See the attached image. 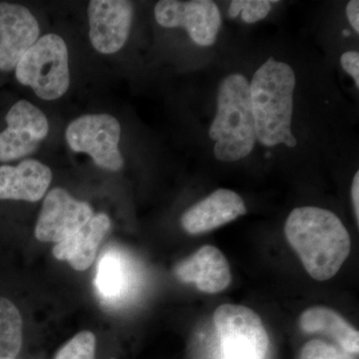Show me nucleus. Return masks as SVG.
Here are the masks:
<instances>
[{"instance_id": "obj_1", "label": "nucleus", "mask_w": 359, "mask_h": 359, "mask_svg": "<svg viewBox=\"0 0 359 359\" xmlns=\"http://www.w3.org/2000/svg\"><path fill=\"white\" fill-rule=\"evenodd\" d=\"M285 233L304 269L316 280L337 275L351 252V238L339 217L318 207L292 210Z\"/></svg>"}, {"instance_id": "obj_2", "label": "nucleus", "mask_w": 359, "mask_h": 359, "mask_svg": "<svg viewBox=\"0 0 359 359\" xmlns=\"http://www.w3.org/2000/svg\"><path fill=\"white\" fill-rule=\"evenodd\" d=\"M295 83L292 66L273 58H269L252 76L250 104L257 140L263 145L297 146L292 132Z\"/></svg>"}, {"instance_id": "obj_3", "label": "nucleus", "mask_w": 359, "mask_h": 359, "mask_svg": "<svg viewBox=\"0 0 359 359\" xmlns=\"http://www.w3.org/2000/svg\"><path fill=\"white\" fill-rule=\"evenodd\" d=\"M209 135L216 141L215 157L236 162L249 156L257 141L250 104V83L242 74H231L219 84L218 106Z\"/></svg>"}, {"instance_id": "obj_4", "label": "nucleus", "mask_w": 359, "mask_h": 359, "mask_svg": "<svg viewBox=\"0 0 359 359\" xmlns=\"http://www.w3.org/2000/svg\"><path fill=\"white\" fill-rule=\"evenodd\" d=\"M18 81L29 86L42 100H56L69 88L68 49L57 34H45L37 40L15 67Z\"/></svg>"}, {"instance_id": "obj_5", "label": "nucleus", "mask_w": 359, "mask_h": 359, "mask_svg": "<svg viewBox=\"0 0 359 359\" xmlns=\"http://www.w3.org/2000/svg\"><path fill=\"white\" fill-rule=\"evenodd\" d=\"M222 359H264L269 346L263 320L252 309L223 304L214 313Z\"/></svg>"}, {"instance_id": "obj_6", "label": "nucleus", "mask_w": 359, "mask_h": 359, "mask_svg": "<svg viewBox=\"0 0 359 359\" xmlns=\"http://www.w3.org/2000/svg\"><path fill=\"white\" fill-rule=\"evenodd\" d=\"M120 137V123L109 114L81 116L71 122L65 132L71 150L91 156L97 166L113 172L124 166Z\"/></svg>"}, {"instance_id": "obj_7", "label": "nucleus", "mask_w": 359, "mask_h": 359, "mask_svg": "<svg viewBox=\"0 0 359 359\" xmlns=\"http://www.w3.org/2000/svg\"><path fill=\"white\" fill-rule=\"evenodd\" d=\"M155 18L165 28H185L196 44L209 47L216 42L222 25L218 6L211 0H162L155 6Z\"/></svg>"}, {"instance_id": "obj_8", "label": "nucleus", "mask_w": 359, "mask_h": 359, "mask_svg": "<svg viewBox=\"0 0 359 359\" xmlns=\"http://www.w3.org/2000/svg\"><path fill=\"white\" fill-rule=\"evenodd\" d=\"M93 216L87 203L74 199L65 189H52L42 205L35 237L40 242L57 244L79 231Z\"/></svg>"}, {"instance_id": "obj_9", "label": "nucleus", "mask_w": 359, "mask_h": 359, "mask_svg": "<svg viewBox=\"0 0 359 359\" xmlns=\"http://www.w3.org/2000/svg\"><path fill=\"white\" fill-rule=\"evenodd\" d=\"M7 128L0 133V162L32 154L49 132L46 116L26 100L14 104L6 117Z\"/></svg>"}, {"instance_id": "obj_10", "label": "nucleus", "mask_w": 359, "mask_h": 359, "mask_svg": "<svg viewBox=\"0 0 359 359\" xmlns=\"http://www.w3.org/2000/svg\"><path fill=\"white\" fill-rule=\"evenodd\" d=\"M89 39L96 51L114 54L131 29L133 4L125 0H93L88 4Z\"/></svg>"}, {"instance_id": "obj_11", "label": "nucleus", "mask_w": 359, "mask_h": 359, "mask_svg": "<svg viewBox=\"0 0 359 359\" xmlns=\"http://www.w3.org/2000/svg\"><path fill=\"white\" fill-rule=\"evenodd\" d=\"M39 21L20 4H0V70L15 69L21 57L36 43Z\"/></svg>"}, {"instance_id": "obj_12", "label": "nucleus", "mask_w": 359, "mask_h": 359, "mask_svg": "<svg viewBox=\"0 0 359 359\" xmlns=\"http://www.w3.org/2000/svg\"><path fill=\"white\" fill-rule=\"evenodd\" d=\"M181 282L194 283L205 294H218L230 285L231 269L223 252L212 245L200 248L175 268Z\"/></svg>"}, {"instance_id": "obj_13", "label": "nucleus", "mask_w": 359, "mask_h": 359, "mask_svg": "<svg viewBox=\"0 0 359 359\" xmlns=\"http://www.w3.org/2000/svg\"><path fill=\"white\" fill-rule=\"evenodd\" d=\"M245 212L244 200L238 194L219 189L187 210L181 224L187 233L198 235L231 223Z\"/></svg>"}, {"instance_id": "obj_14", "label": "nucleus", "mask_w": 359, "mask_h": 359, "mask_svg": "<svg viewBox=\"0 0 359 359\" xmlns=\"http://www.w3.org/2000/svg\"><path fill=\"white\" fill-rule=\"evenodd\" d=\"M50 168L34 159L22 161L18 166H0V200L37 202L50 186Z\"/></svg>"}, {"instance_id": "obj_15", "label": "nucleus", "mask_w": 359, "mask_h": 359, "mask_svg": "<svg viewBox=\"0 0 359 359\" xmlns=\"http://www.w3.org/2000/svg\"><path fill=\"white\" fill-rule=\"evenodd\" d=\"M110 226L107 215H94L79 231L54 245L52 254L59 261L67 262L75 271H86L95 261L99 245Z\"/></svg>"}, {"instance_id": "obj_16", "label": "nucleus", "mask_w": 359, "mask_h": 359, "mask_svg": "<svg viewBox=\"0 0 359 359\" xmlns=\"http://www.w3.org/2000/svg\"><path fill=\"white\" fill-rule=\"evenodd\" d=\"M299 327L309 334H325L332 337L344 351L358 353L359 334L339 313L327 306H313L299 318Z\"/></svg>"}, {"instance_id": "obj_17", "label": "nucleus", "mask_w": 359, "mask_h": 359, "mask_svg": "<svg viewBox=\"0 0 359 359\" xmlns=\"http://www.w3.org/2000/svg\"><path fill=\"white\" fill-rule=\"evenodd\" d=\"M23 321L15 304L0 297V359H15L22 347Z\"/></svg>"}, {"instance_id": "obj_18", "label": "nucleus", "mask_w": 359, "mask_h": 359, "mask_svg": "<svg viewBox=\"0 0 359 359\" xmlns=\"http://www.w3.org/2000/svg\"><path fill=\"white\" fill-rule=\"evenodd\" d=\"M125 275L122 262L114 254L104 255L97 271V289L104 297L114 299L121 294Z\"/></svg>"}, {"instance_id": "obj_19", "label": "nucleus", "mask_w": 359, "mask_h": 359, "mask_svg": "<svg viewBox=\"0 0 359 359\" xmlns=\"http://www.w3.org/2000/svg\"><path fill=\"white\" fill-rule=\"evenodd\" d=\"M95 334L85 330L61 346L54 359H95Z\"/></svg>"}, {"instance_id": "obj_20", "label": "nucleus", "mask_w": 359, "mask_h": 359, "mask_svg": "<svg viewBox=\"0 0 359 359\" xmlns=\"http://www.w3.org/2000/svg\"><path fill=\"white\" fill-rule=\"evenodd\" d=\"M276 2V0H233L229 7L228 14L231 18H238L242 14V20L248 25H252L266 18L271 11V4Z\"/></svg>"}, {"instance_id": "obj_21", "label": "nucleus", "mask_w": 359, "mask_h": 359, "mask_svg": "<svg viewBox=\"0 0 359 359\" xmlns=\"http://www.w3.org/2000/svg\"><path fill=\"white\" fill-rule=\"evenodd\" d=\"M299 359H353L344 349L313 339L304 344Z\"/></svg>"}, {"instance_id": "obj_22", "label": "nucleus", "mask_w": 359, "mask_h": 359, "mask_svg": "<svg viewBox=\"0 0 359 359\" xmlns=\"http://www.w3.org/2000/svg\"><path fill=\"white\" fill-rule=\"evenodd\" d=\"M340 65L344 70L353 78L354 83L359 88V53L356 51L344 52L340 56Z\"/></svg>"}, {"instance_id": "obj_23", "label": "nucleus", "mask_w": 359, "mask_h": 359, "mask_svg": "<svg viewBox=\"0 0 359 359\" xmlns=\"http://www.w3.org/2000/svg\"><path fill=\"white\" fill-rule=\"evenodd\" d=\"M346 16L349 25L353 26L356 33H359V1L351 0L346 6Z\"/></svg>"}, {"instance_id": "obj_24", "label": "nucleus", "mask_w": 359, "mask_h": 359, "mask_svg": "<svg viewBox=\"0 0 359 359\" xmlns=\"http://www.w3.org/2000/svg\"><path fill=\"white\" fill-rule=\"evenodd\" d=\"M351 199H353L354 214H355L356 224L359 223V172L354 176L353 186H351Z\"/></svg>"}, {"instance_id": "obj_25", "label": "nucleus", "mask_w": 359, "mask_h": 359, "mask_svg": "<svg viewBox=\"0 0 359 359\" xmlns=\"http://www.w3.org/2000/svg\"><path fill=\"white\" fill-rule=\"evenodd\" d=\"M344 35H348L349 34V32H346V30H344Z\"/></svg>"}]
</instances>
